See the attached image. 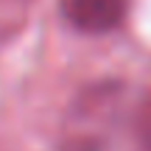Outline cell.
<instances>
[{
	"label": "cell",
	"mask_w": 151,
	"mask_h": 151,
	"mask_svg": "<svg viewBox=\"0 0 151 151\" xmlns=\"http://www.w3.org/2000/svg\"><path fill=\"white\" fill-rule=\"evenodd\" d=\"M62 11L84 34H106L126 17V0H62Z\"/></svg>",
	"instance_id": "obj_1"
},
{
	"label": "cell",
	"mask_w": 151,
	"mask_h": 151,
	"mask_svg": "<svg viewBox=\"0 0 151 151\" xmlns=\"http://www.w3.org/2000/svg\"><path fill=\"white\" fill-rule=\"evenodd\" d=\"M137 151H151V95L137 115Z\"/></svg>",
	"instance_id": "obj_2"
}]
</instances>
